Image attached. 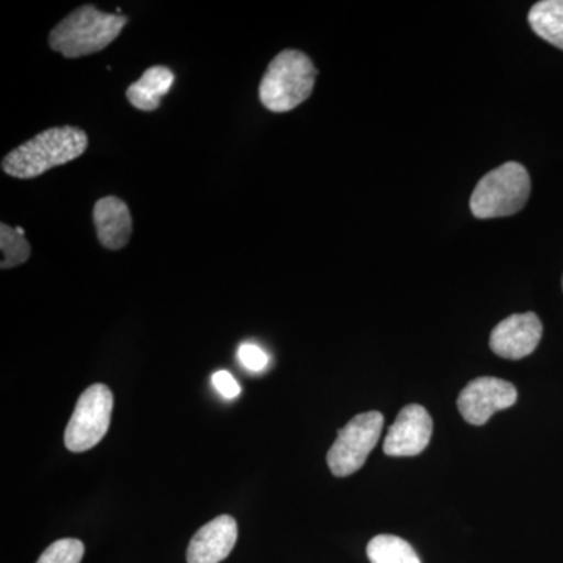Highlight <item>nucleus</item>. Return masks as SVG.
<instances>
[{
  "label": "nucleus",
  "mask_w": 563,
  "mask_h": 563,
  "mask_svg": "<svg viewBox=\"0 0 563 563\" xmlns=\"http://www.w3.org/2000/svg\"><path fill=\"white\" fill-rule=\"evenodd\" d=\"M87 150L88 135L80 128H52L7 154L2 169L16 179H35L52 168L76 161Z\"/></svg>",
  "instance_id": "obj_1"
},
{
  "label": "nucleus",
  "mask_w": 563,
  "mask_h": 563,
  "mask_svg": "<svg viewBox=\"0 0 563 563\" xmlns=\"http://www.w3.org/2000/svg\"><path fill=\"white\" fill-rule=\"evenodd\" d=\"M128 22V18L120 14L103 13L95 5H84L52 29L49 46L65 58L87 57L109 47Z\"/></svg>",
  "instance_id": "obj_2"
},
{
  "label": "nucleus",
  "mask_w": 563,
  "mask_h": 563,
  "mask_svg": "<svg viewBox=\"0 0 563 563\" xmlns=\"http://www.w3.org/2000/svg\"><path fill=\"white\" fill-rule=\"evenodd\" d=\"M317 68L301 51H282L266 68L258 95L265 109L285 113L301 106L312 95Z\"/></svg>",
  "instance_id": "obj_3"
},
{
  "label": "nucleus",
  "mask_w": 563,
  "mask_h": 563,
  "mask_svg": "<svg viewBox=\"0 0 563 563\" xmlns=\"http://www.w3.org/2000/svg\"><path fill=\"white\" fill-rule=\"evenodd\" d=\"M531 195V177L523 165L504 163L476 185L470 207L479 220L510 217L523 210Z\"/></svg>",
  "instance_id": "obj_4"
},
{
  "label": "nucleus",
  "mask_w": 563,
  "mask_h": 563,
  "mask_svg": "<svg viewBox=\"0 0 563 563\" xmlns=\"http://www.w3.org/2000/svg\"><path fill=\"white\" fill-rule=\"evenodd\" d=\"M113 393L103 384H95L81 393L65 432V444L73 453H85L101 442L110 428Z\"/></svg>",
  "instance_id": "obj_5"
},
{
  "label": "nucleus",
  "mask_w": 563,
  "mask_h": 563,
  "mask_svg": "<svg viewBox=\"0 0 563 563\" xmlns=\"http://www.w3.org/2000/svg\"><path fill=\"white\" fill-rule=\"evenodd\" d=\"M383 428V413L366 412L352 418L340 429L328 453V465L333 476L346 477L358 472L379 442Z\"/></svg>",
  "instance_id": "obj_6"
},
{
  "label": "nucleus",
  "mask_w": 563,
  "mask_h": 563,
  "mask_svg": "<svg viewBox=\"0 0 563 563\" xmlns=\"http://www.w3.org/2000/svg\"><path fill=\"white\" fill-rule=\"evenodd\" d=\"M517 399V388L507 380L479 377L463 388L457 407L463 420L473 426H484L493 413L509 409Z\"/></svg>",
  "instance_id": "obj_7"
},
{
  "label": "nucleus",
  "mask_w": 563,
  "mask_h": 563,
  "mask_svg": "<svg viewBox=\"0 0 563 563\" xmlns=\"http://www.w3.org/2000/svg\"><path fill=\"white\" fill-rule=\"evenodd\" d=\"M433 421L422 406L410 404L404 407L395 424L388 429L384 453L390 457H413L428 448L432 439Z\"/></svg>",
  "instance_id": "obj_8"
},
{
  "label": "nucleus",
  "mask_w": 563,
  "mask_h": 563,
  "mask_svg": "<svg viewBox=\"0 0 563 563\" xmlns=\"http://www.w3.org/2000/svg\"><path fill=\"white\" fill-rule=\"evenodd\" d=\"M542 333V321L536 313L512 314L493 329L490 347L499 357L520 361L537 350Z\"/></svg>",
  "instance_id": "obj_9"
},
{
  "label": "nucleus",
  "mask_w": 563,
  "mask_h": 563,
  "mask_svg": "<svg viewBox=\"0 0 563 563\" xmlns=\"http://www.w3.org/2000/svg\"><path fill=\"white\" fill-rule=\"evenodd\" d=\"M239 539V525L231 515H220L192 536L188 563H220L229 558Z\"/></svg>",
  "instance_id": "obj_10"
},
{
  "label": "nucleus",
  "mask_w": 563,
  "mask_h": 563,
  "mask_svg": "<svg viewBox=\"0 0 563 563\" xmlns=\"http://www.w3.org/2000/svg\"><path fill=\"white\" fill-rule=\"evenodd\" d=\"M92 221L98 232L99 243L106 250L120 251L128 246L133 231L131 210L128 203L117 196L99 199L92 209Z\"/></svg>",
  "instance_id": "obj_11"
},
{
  "label": "nucleus",
  "mask_w": 563,
  "mask_h": 563,
  "mask_svg": "<svg viewBox=\"0 0 563 563\" xmlns=\"http://www.w3.org/2000/svg\"><path fill=\"white\" fill-rule=\"evenodd\" d=\"M173 70L166 66H151L135 84L128 88V101L141 111H154L161 107L163 96L168 95L174 84Z\"/></svg>",
  "instance_id": "obj_12"
},
{
  "label": "nucleus",
  "mask_w": 563,
  "mask_h": 563,
  "mask_svg": "<svg viewBox=\"0 0 563 563\" xmlns=\"http://www.w3.org/2000/svg\"><path fill=\"white\" fill-rule=\"evenodd\" d=\"M532 31L563 51V0H542L529 11Z\"/></svg>",
  "instance_id": "obj_13"
},
{
  "label": "nucleus",
  "mask_w": 563,
  "mask_h": 563,
  "mask_svg": "<svg viewBox=\"0 0 563 563\" xmlns=\"http://www.w3.org/2000/svg\"><path fill=\"white\" fill-rule=\"evenodd\" d=\"M372 563H421L420 555L413 550L412 544L401 537L383 536L374 537L366 548Z\"/></svg>",
  "instance_id": "obj_14"
},
{
  "label": "nucleus",
  "mask_w": 563,
  "mask_h": 563,
  "mask_svg": "<svg viewBox=\"0 0 563 563\" xmlns=\"http://www.w3.org/2000/svg\"><path fill=\"white\" fill-rule=\"evenodd\" d=\"M0 250H2V263L0 268L10 269L29 261L32 254L31 243L24 236L20 228H11L5 222L0 224Z\"/></svg>",
  "instance_id": "obj_15"
},
{
  "label": "nucleus",
  "mask_w": 563,
  "mask_h": 563,
  "mask_svg": "<svg viewBox=\"0 0 563 563\" xmlns=\"http://www.w3.org/2000/svg\"><path fill=\"white\" fill-rule=\"evenodd\" d=\"M85 544L77 539H62L52 543L36 563H80Z\"/></svg>",
  "instance_id": "obj_16"
},
{
  "label": "nucleus",
  "mask_w": 563,
  "mask_h": 563,
  "mask_svg": "<svg viewBox=\"0 0 563 563\" xmlns=\"http://www.w3.org/2000/svg\"><path fill=\"white\" fill-rule=\"evenodd\" d=\"M239 358L244 368L252 373H261L269 365L268 354L254 343H243L239 350Z\"/></svg>",
  "instance_id": "obj_17"
},
{
  "label": "nucleus",
  "mask_w": 563,
  "mask_h": 563,
  "mask_svg": "<svg viewBox=\"0 0 563 563\" xmlns=\"http://www.w3.org/2000/svg\"><path fill=\"white\" fill-rule=\"evenodd\" d=\"M211 384H213L217 391L224 396L225 399L239 398L240 393H242V387L236 383L235 377H233L231 373L224 372V369L211 376Z\"/></svg>",
  "instance_id": "obj_18"
},
{
  "label": "nucleus",
  "mask_w": 563,
  "mask_h": 563,
  "mask_svg": "<svg viewBox=\"0 0 563 563\" xmlns=\"http://www.w3.org/2000/svg\"><path fill=\"white\" fill-rule=\"evenodd\" d=\"M562 285H563V280H562Z\"/></svg>",
  "instance_id": "obj_19"
}]
</instances>
